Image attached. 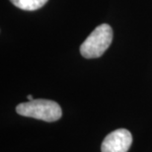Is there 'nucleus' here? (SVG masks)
I'll return each mask as SVG.
<instances>
[{"label":"nucleus","instance_id":"3","mask_svg":"<svg viewBox=\"0 0 152 152\" xmlns=\"http://www.w3.org/2000/svg\"><path fill=\"white\" fill-rule=\"evenodd\" d=\"M132 143V135L129 130L118 129L106 136L102 142V152H127Z\"/></svg>","mask_w":152,"mask_h":152},{"label":"nucleus","instance_id":"5","mask_svg":"<svg viewBox=\"0 0 152 152\" xmlns=\"http://www.w3.org/2000/svg\"><path fill=\"white\" fill-rule=\"evenodd\" d=\"M27 98H28V101H32V100H34V99H33L32 95H28V96H27Z\"/></svg>","mask_w":152,"mask_h":152},{"label":"nucleus","instance_id":"2","mask_svg":"<svg viewBox=\"0 0 152 152\" xmlns=\"http://www.w3.org/2000/svg\"><path fill=\"white\" fill-rule=\"evenodd\" d=\"M113 41V30L108 24L98 26L80 47V53L85 58H97L102 56Z\"/></svg>","mask_w":152,"mask_h":152},{"label":"nucleus","instance_id":"1","mask_svg":"<svg viewBox=\"0 0 152 152\" xmlns=\"http://www.w3.org/2000/svg\"><path fill=\"white\" fill-rule=\"evenodd\" d=\"M16 112L20 115L34 118L48 123L58 121L62 115L61 108L56 102L45 99L21 103L16 107Z\"/></svg>","mask_w":152,"mask_h":152},{"label":"nucleus","instance_id":"4","mask_svg":"<svg viewBox=\"0 0 152 152\" xmlns=\"http://www.w3.org/2000/svg\"><path fill=\"white\" fill-rule=\"evenodd\" d=\"M16 7L26 11H35L42 7L48 0H10Z\"/></svg>","mask_w":152,"mask_h":152}]
</instances>
